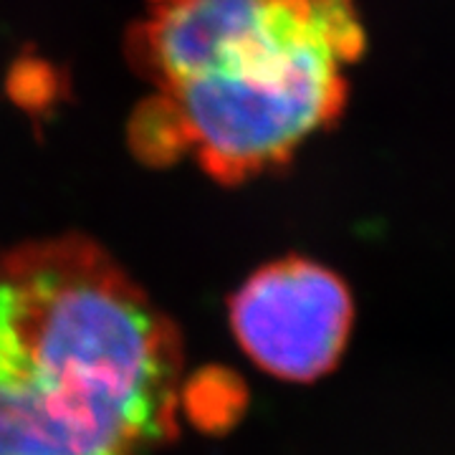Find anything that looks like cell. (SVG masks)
Segmentation results:
<instances>
[{
    "instance_id": "1",
    "label": "cell",
    "mask_w": 455,
    "mask_h": 455,
    "mask_svg": "<svg viewBox=\"0 0 455 455\" xmlns=\"http://www.w3.org/2000/svg\"><path fill=\"white\" fill-rule=\"evenodd\" d=\"M364 49L357 0H147L124 36L147 86L132 155L220 185L274 172L339 119Z\"/></svg>"
},
{
    "instance_id": "2",
    "label": "cell",
    "mask_w": 455,
    "mask_h": 455,
    "mask_svg": "<svg viewBox=\"0 0 455 455\" xmlns=\"http://www.w3.org/2000/svg\"><path fill=\"white\" fill-rule=\"evenodd\" d=\"M175 322L97 241L0 253V455H155L178 430Z\"/></svg>"
},
{
    "instance_id": "3",
    "label": "cell",
    "mask_w": 455,
    "mask_h": 455,
    "mask_svg": "<svg viewBox=\"0 0 455 455\" xmlns=\"http://www.w3.org/2000/svg\"><path fill=\"white\" fill-rule=\"evenodd\" d=\"M355 324L344 278L301 256L260 266L230 299V329L263 372L314 382L337 367Z\"/></svg>"
}]
</instances>
